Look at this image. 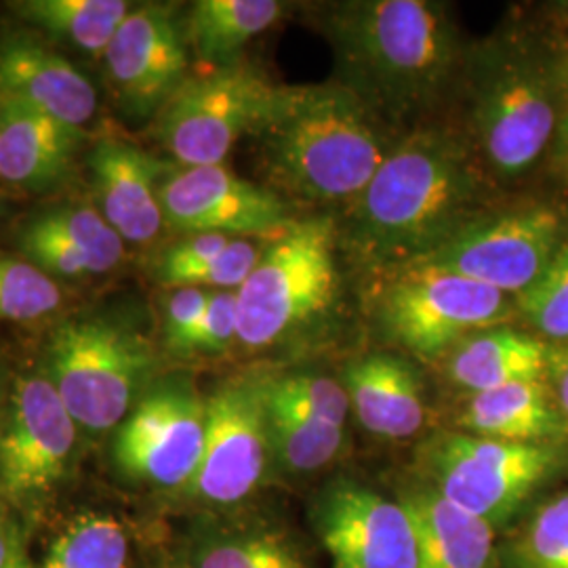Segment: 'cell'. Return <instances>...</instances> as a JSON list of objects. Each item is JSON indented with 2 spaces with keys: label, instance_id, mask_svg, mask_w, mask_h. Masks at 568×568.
Here are the masks:
<instances>
[{
  "label": "cell",
  "instance_id": "cell-10",
  "mask_svg": "<svg viewBox=\"0 0 568 568\" xmlns=\"http://www.w3.org/2000/svg\"><path fill=\"white\" fill-rule=\"evenodd\" d=\"M562 215L546 204L483 213L424 260L426 265L518 297L567 241Z\"/></svg>",
  "mask_w": 568,
  "mask_h": 568
},
{
  "label": "cell",
  "instance_id": "cell-20",
  "mask_svg": "<svg viewBox=\"0 0 568 568\" xmlns=\"http://www.w3.org/2000/svg\"><path fill=\"white\" fill-rule=\"evenodd\" d=\"M84 133L18 102H0V180L47 190L68 178Z\"/></svg>",
  "mask_w": 568,
  "mask_h": 568
},
{
  "label": "cell",
  "instance_id": "cell-14",
  "mask_svg": "<svg viewBox=\"0 0 568 568\" xmlns=\"http://www.w3.org/2000/svg\"><path fill=\"white\" fill-rule=\"evenodd\" d=\"M312 525L331 568H419L405 506L356 480H335L316 497Z\"/></svg>",
  "mask_w": 568,
  "mask_h": 568
},
{
  "label": "cell",
  "instance_id": "cell-7",
  "mask_svg": "<svg viewBox=\"0 0 568 568\" xmlns=\"http://www.w3.org/2000/svg\"><path fill=\"white\" fill-rule=\"evenodd\" d=\"M565 466L551 443L520 445L440 434L422 450L424 483L467 514L497 527Z\"/></svg>",
  "mask_w": 568,
  "mask_h": 568
},
{
  "label": "cell",
  "instance_id": "cell-30",
  "mask_svg": "<svg viewBox=\"0 0 568 568\" xmlns=\"http://www.w3.org/2000/svg\"><path fill=\"white\" fill-rule=\"evenodd\" d=\"M509 568H568V493L530 516L511 544Z\"/></svg>",
  "mask_w": 568,
  "mask_h": 568
},
{
  "label": "cell",
  "instance_id": "cell-11",
  "mask_svg": "<svg viewBox=\"0 0 568 568\" xmlns=\"http://www.w3.org/2000/svg\"><path fill=\"white\" fill-rule=\"evenodd\" d=\"M206 398L190 377H166L145 389L114 438L124 476L152 487H190L204 453Z\"/></svg>",
  "mask_w": 568,
  "mask_h": 568
},
{
  "label": "cell",
  "instance_id": "cell-29",
  "mask_svg": "<svg viewBox=\"0 0 568 568\" xmlns=\"http://www.w3.org/2000/svg\"><path fill=\"white\" fill-rule=\"evenodd\" d=\"M129 541L110 516L84 514L61 530L42 568H126Z\"/></svg>",
  "mask_w": 568,
  "mask_h": 568
},
{
  "label": "cell",
  "instance_id": "cell-8",
  "mask_svg": "<svg viewBox=\"0 0 568 568\" xmlns=\"http://www.w3.org/2000/svg\"><path fill=\"white\" fill-rule=\"evenodd\" d=\"M514 312L516 297L426 265L389 270L377 297L382 328L419 356H438L476 333L504 326Z\"/></svg>",
  "mask_w": 568,
  "mask_h": 568
},
{
  "label": "cell",
  "instance_id": "cell-16",
  "mask_svg": "<svg viewBox=\"0 0 568 568\" xmlns=\"http://www.w3.org/2000/svg\"><path fill=\"white\" fill-rule=\"evenodd\" d=\"M161 206L164 224L185 236H274L293 222L276 192L246 182L224 164L169 171L161 183Z\"/></svg>",
  "mask_w": 568,
  "mask_h": 568
},
{
  "label": "cell",
  "instance_id": "cell-17",
  "mask_svg": "<svg viewBox=\"0 0 568 568\" xmlns=\"http://www.w3.org/2000/svg\"><path fill=\"white\" fill-rule=\"evenodd\" d=\"M0 102H18L81 129L98 112V91L81 70L30 34L0 39Z\"/></svg>",
  "mask_w": 568,
  "mask_h": 568
},
{
  "label": "cell",
  "instance_id": "cell-12",
  "mask_svg": "<svg viewBox=\"0 0 568 568\" xmlns=\"http://www.w3.org/2000/svg\"><path fill=\"white\" fill-rule=\"evenodd\" d=\"M274 457L265 375H241L206 398V438L192 490L213 506H234L264 483Z\"/></svg>",
  "mask_w": 568,
  "mask_h": 568
},
{
  "label": "cell",
  "instance_id": "cell-6",
  "mask_svg": "<svg viewBox=\"0 0 568 568\" xmlns=\"http://www.w3.org/2000/svg\"><path fill=\"white\" fill-rule=\"evenodd\" d=\"M471 131L483 161L501 178L537 163L558 129V79L520 51H487L471 72Z\"/></svg>",
  "mask_w": 568,
  "mask_h": 568
},
{
  "label": "cell",
  "instance_id": "cell-1",
  "mask_svg": "<svg viewBox=\"0 0 568 568\" xmlns=\"http://www.w3.org/2000/svg\"><path fill=\"white\" fill-rule=\"evenodd\" d=\"M483 173L474 150L448 129L427 126L394 145L352 201L347 244L375 270L415 264L478 220Z\"/></svg>",
  "mask_w": 568,
  "mask_h": 568
},
{
  "label": "cell",
  "instance_id": "cell-25",
  "mask_svg": "<svg viewBox=\"0 0 568 568\" xmlns=\"http://www.w3.org/2000/svg\"><path fill=\"white\" fill-rule=\"evenodd\" d=\"M278 0H199L185 16V37L196 60L215 68L241 61L248 42L283 18Z\"/></svg>",
  "mask_w": 568,
  "mask_h": 568
},
{
  "label": "cell",
  "instance_id": "cell-31",
  "mask_svg": "<svg viewBox=\"0 0 568 568\" xmlns=\"http://www.w3.org/2000/svg\"><path fill=\"white\" fill-rule=\"evenodd\" d=\"M61 304L58 283L28 260L0 255V323H32Z\"/></svg>",
  "mask_w": 568,
  "mask_h": 568
},
{
  "label": "cell",
  "instance_id": "cell-32",
  "mask_svg": "<svg viewBox=\"0 0 568 568\" xmlns=\"http://www.w3.org/2000/svg\"><path fill=\"white\" fill-rule=\"evenodd\" d=\"M516 312L544 337L554 342L568 339V239L544 274L516 297Z\"/></svg>",
  "mask_w": 568,
  "mask_h": 568
},
{
  "label": "cell",
  "instance_id": "cell-33",
  "mask_svg": "<svg viewBox=\"0 0 568 568\" xmlns=\"http://www.w3.org/2000/svg\"><path fill=\"white\" fill-rule=\"evenodd\" d=\"M270 394L328 426L344 427L349 398L344 384L321 373L265 375Z\"/></svg>",
  "mask_w": 568,
  "mask_h": 568
},
{
  "label": "cell",
  "instance_id": "cell-4",
  "mask_svg": "<svg viewBox=\"0 0 568 568\" xmlns=\"http://www.w3.org/2000/svg\"><path fill=\"white\" fill-rule=\"evenodd\" d=\"M154 345L116 316H79L55 326L47 344V377L87 434L121 426L152 386Z\"/></svg>",
  "mask_w": 568,
  "mask_h": 568
},
{
  "label": "cell",
  "instance_id": "cell-26",
  "mask_svg": "<svg viewBox=\"0 0 568 568\" xmlns=\"http://www.w3.org/2000/svg\"><path fill=\"white\" fill-rule=\"evenodd\" d=\"M9 7L53 39L102 58L122 21L133 11L126 0H21Z\"/></svg>",
  "mask_w": 568,
  "mask_h": 568
},
{
  "label": "cell",
  "instance_id": "cell-24",
  "mask_svg": "<svg viewBox=\"0 0 568 568\" xmlns=\"http://www.w3.org/2000/svg\"><path fill=\"white\" fill-rule=\"evenodd\" d=\"M462 426L488 440L541 445L558 438L565 422L549 387L539 379L471 394Z\"/></svg>",
  "mask_w": 568,
  "mask_h": 568
},
{
  "label": "cell",
  "instance_id": "cell-34",
  "mask_svg": "<svg viewBox=\"0 0 568 568\" xmlns=\"http://www.w3.org/2000/svg\"><path fill=\"white\" fill-rule=\"evenodd\" d=\"M211 291L183 286L173 288L163 310L164 345L180 356H190L194 337L203 321Z\"/></svg>",
  "mask_w": 568,
  "mask_h": 568
},
{
  "label": "cell",
  "instance_id": "cell-18",
  "mask_svg": "<svg viewBox=\"0 0 568 568\" xmlns=\"http://www.w3.org/2000/svg\"><path fill=\"white\" fill-rule=\"evenodd\" d=\"M87 161L103 220L124 243H152L164 227L161 183L169 169L119 138L100 140Z\"/></svg>",
  "mask_w": 568,
  "mask_h": 568
},
{
  "label": "cell",
  "instance_id": "cell-22",
  "mask_svg": "<svg viewBox=\"0 0 568 568\" xmlns=\"http://www.w3.org/2000/svg\"><path fill=\"white\" fill-rule=\"evenodd\" d=\"M419 551V568H499L495 527L453 506L427 483L400 493Z\"/></svg>",
  "mask_w": 568,
  "mask_h": 568
},
{
  "label": "cell",
  "instance_id": "cell-38",
  "mask_svg": "<svg viewBox=\"0 0 568 568\" xmlns=\"http://www.w3.org/2000/svg\"><path fill=\"white\" fill-rule=\"evenodd\" d=\"M16 549L11 548L7 535L0 530V568H11V562L16 558Z\"/></svg>",
  "mask_w": 568,
  "mask_h": 568
},
{
  "label": "cell",
  "instance_id": "cell-9",
  "mask_svg": "<svg viewBox=\"0 0 568 568\" xmlns=\"http://www.w3.org/2000/svg\"><path fill=\"white\" fill-rule=\"evenodd\" d=\"M281 87L243 61L190 77L156 116V138L182 166L224 164L244 135L260 133Z\"/></svg>",
  "mask_w": 568,
  "mask_h": 568
},
{
  "label": "cell",
  "instance_id": "cell-39",
  "mask_svg": "<svg viewBox=\"0 0 568 568\" xmlns=\"http://www.w3.org/2000/svg\"><path fill=\"white\" fill-rule=\"evenodd\" d=\"M11 568H32L30 567V562L26 560V556L21 554V551H18L16 554V558H13V562H11Z\"/></svg>",
  "mask_w": 568,
  "mask_h": 568
},
{
  "label": "cell",
  "instance_id": "cell-27",
  "mask_svg": "<svg viewBox=\"0 0 568 568\" xmlns=\"http://www.w3.org/2000/svg\"><path fill=\"white\" fill-rule=\"evenodd\" d=\"M265 406L274 457L295 474H310L328 466L344 448V427L328 426L270 394L265 384Z\"/></svg>",
  "mask_w": 568,
  "mask_h": 568
},
{
  "label": "cell",
  "instance_id": "cell-28",
  "mask_svg": "<svg viewBox=\"0 0 568 568\" xmlns=\"http://www.w3.org/2000/svg\"><path fill=\"white\" fill-rule=\"evenodd\" d=\"M187 568H307L286 537L270 530L217 532L201 537Z\"/></svg>",
  "mask_w": 568,
  "mask_h": 568
},
{
  "label": "cell",
  "instance_id": "cell-19",
  "mask_svg": "<svg viewBox=\"0 0 568 568\" xmlns=\"http://www.w3.org/2000/svg\"><path fill=\"white\" fill-rule=\"evenodd\" d=\"M20 248L51 278L105 274L124 260V241L98 206L60 204L21 227Z\"/></svg>",
  "mask_w": 568,
  "mask_h": 568
},
{
  "label": "cell",
  "instance_id": "cell-2",
  "mask_svg": "<svg viewBox=\"0 0 568 568\" xmlns=\"http://www.w3.org/2000/svg\"><path fill=\"white\" fill-rule=\"evenodd\" d=\"M323 30L339 82L382 116H408L438 100L462 60L447 4L347 0L326 4Z\"/></svg>",
  "mask_w": 568,
  "mask_h": 568
},
{
  "label": "cell",
  "instance_id": "cell-40",
  "mask_svg": "<svg viewBox=\"0 0 568 568\" xmlns=\"http://www.w3.org/2000/svg\"><path fill=\"white\" fill-rule=\"evenodd\" d=\"M556 13L562 16V20L568 23V2H558V4H556Z\"/></svg>",
  "mask_w": 568,
  "mask_h": 568
},
{
  "label": "cell",
  "instance_id": "cell-5",
  "mask_svg": "<svg viewBox=\"0 0 568 568\" xmlns=\"http://www.w3.org/2000/svg\"><path fill=\"white\" fill-rule=\"evenodd\" d=\"M339 286L337 227L331 217L293 220L272 236L236 291L239 344L257 352L323 321Z\"/></svg>",
  "mask_w": 568,
  "mask_h": 568
},
{
  "label": "cell",
  "instance_id": "cell-15",
  "mask_svg": "<svg viewBox=\"0 0 568 568\" xmlns=\"http://www.w3.org/2000/svg\"><path fill=\"white\" fill-rule=\"evenodd\" d=\"M79 426L44 375H23L11 392L0 434V483L13 501L37 499L72 462Z\"/></svg>",
  "mask_w": 568,
  "mask_h": 568
},
{
  "label": "cell",
  "instance_id": "cell-35",
  "mask_svg": "<svg viewBox=\"0 0 568 568\" xmlns=\"http://www.w3.org/2000/svg\"><path fill=\"white\" fill-rule=\"evenodd\" d=\"M239 342L236 291H211L190 356H220Z\"/></svg>",
  "mask_w": 568,
  "mask_h": 568
},
{
  "label": "cell",
  "instance_id": "cell-21",
  "mask_svg": "<svg viewBox=\"0 0 568 568\" xmlns=\"http://www.w3.org/2000/svg\"><path fill=\"white\" fill-rule=\"evenodd\" d=\"M345 392L358 422L375 436L410 438L426 424L422 379L394 354H366L345 366Z\"/></svg>",
  "mask_w": 568,
  "mask_h": 568
},
{
  "label": "cell",
  "instance_id": "cell-42",
  "mask_svg": "<svg viewBox=\"0 0 568 568\" xmlns=\"http://www.w3.org/2000/svg\"><path fill=\"white\" fill-rule=\"evenodd\" d=\"M562 63H567V65H568V58H567V60L562 61Z\"/></svg>",
  "mask_w": 568,
  "mask_h": 568
},
{
  "label": "cell",
  "instance_id": "cell-36",
  "mask_svg": "<svg viewBox=\"0 0 568 568\" xmlns=\"http://www.w3.org/2000/svg\"><path fill=\"white\" fill-rule=\"evenodd\" d=\"M556 79H558V84L568 93L567 63H562V65L556 70ZM556 131H558V148H560V154H562V159H565L568 164V103L567 108H565V112L560 114V121H558V129H556Z\"/></svg>",
  "mask_w": 568,
  "mask_h": 568
},
{
  "label": "cell",
  "instance_id": "cell-37",
  "mask_svg": "<svg viewBox=\"0 0 568 568\" xmlns=\"http://www.w3.org/2000/svg\"><path fill=\"white\" fill-rule=\"evenodd\" d=\"M556 375H558V403L568 415V349L562 354V358L558 361Z\"/></svg>",
  "mask_w": 568,
  "mask_h": 568
},
{
  "label": "cell",
  "instance_id": "cell-3",
  "mask_svg": "<svg viewBox=\"0 0 568 568\" xmlns=\"http://www.w3.org/2000/svg\"><path fill=\"white\" fill-rule=\"evenodd\" d=\"M257 135L281 185L312 203H352L398 143L384 116L339 81L281 87Z\"/></svg>",
  "mask_w": 568,
  "mask_h": 568
},
{
  "label": "cell",
  "instance_id": "cell-23",
  "mask_svg": "<svg viewBox=\"0 0 568 568\" xmlns=\"http://www.w3.org/2000/svg\"><path fill=\"white\" fill-rule=\"evenodd\" d=\"M551 366V352L539 337L495 326L467 337L448 356V375L471 394L518 382H539Z\"/></svg>",
  "mask_w": 568,
  "mask_h": 568
},
{
  "label": "cell",
  "instance_id": "cell-13",
  "mask_svg": "<svg viewBox=\"0 0 568 568\" xmlns=\"http://www.w3.org/2000/svg\"><path fill=\"white\" fill-rule=\"evenodd\" d=\"M103 63L129 116H159L164 103L190 79V44L180 7L169 2L133 7L108 44Z\"/></svg>",
  "mask_w": 568,
  "mask_h": 568
},
{
  "label": "cell",
  "instance_id": "cell-41",
  "mask_svg": "<svg viewBox=\"0 0 568 568\" xmlns=\"http://www.w3.org/2000/svg\"><path fill=\"white\" fill-rule=\"evenodd\" d=\"M161 568H187V567H180V565H164V567Z\"/></svg>",
  "mask_w": 568,
  "mask_h": 568
}]
</instances>
